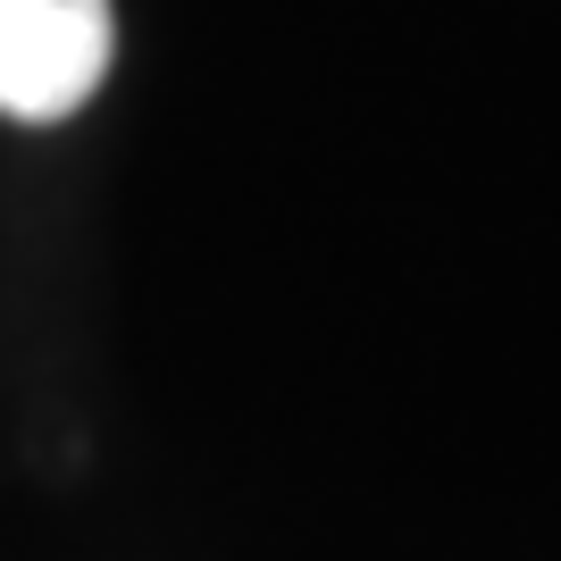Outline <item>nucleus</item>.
<instances>
[{
  "instance_id": "nucleus-1",
  "label": "nucleus",
  "mask_w": 561,
  "mask_h": 561,
  "mask_svg": "<svg viewBox=\"0 0 561 561\" xmlns=\"http://www.w3.org/2000/svg\"><path fill=\"white\" fill-rule=\"evenodd\" d=\"M110 0H0V117L50 126L84 110L110 76Z\"/></svg>"
}]
</instances>
